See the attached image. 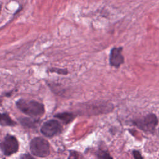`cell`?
<instances>
[{
	"mask_svg": "<svg viewBox=\"0 0 159 159\" xmlns=\"http://www.w3.org/2000/svg\"><path fill=\"white\" fill-rule=\"evenodd\" d=\"M16 104L21 112L33 117H40L45 111L44 105L34 100L20 99L16 101Z\"/></svg>",
	"mask_w": 159,
	"mask_h": 159,
	"instance_id": "6da1fadb",
	"label": "cell"
},
{
	"mask_svg": "<svg viewBox=\"0 0 159 159\" xmlns=\"http://www.w3.org/2000/svg\"><path fill=\"white\" fill-rule=\"evenodd\" d=\"M29 147L32 154L35 157L44 158L50 155V144L42 137H36L32 139Z\"/></svg>",
	"mask_w": 159,
	"mask_h": 159,
	"instance_id": "7a4b0ae2",
	"label": "cell"
},
{
	"mask_svg": "<svg viewBox=\"0 0 159 159\" xmlns=\"http://www.w3.org/2000/svg\"><path fill=\"white\" fill-rule=\"evenodd\" d=\"M19 145L17 138L12 135L7 134L0 143V148L4 155L10 156L16 153L19 150Z\"/></svg>",
	"mask_w": 159,
	"mask_h": 159,
	"instance_id": "3957f363",
	"label": "cell"
},
{
	"mask_svg": "<svg viewBox=\"0 0 159 159\" xmlns=\"http://www.w3.org/2000/svg\"><path fill=\"white\" fill-rule=\"evenodd\" d=\"M135 125L139 129L145 132H153L158 124L157 116L153 114H150L142 119L134 121Z\"/></svg>",
	"mask_w": 159,
	"mask_h": 159,
	"instance_id": "277c9868",
	"label": "cell"
},
{
	"mask_svg": "<svg viewBox=\"0 0 159 159\" xmlns=\"http://www.w3.org/2000/svg\"><path fill=\"white\" fill-rule=\"evenodd\" d=\"M61 130L62 126L61 124L55 119L47 120L43 124L40 129L42 134L47 137H52L58 135L61 133Z\"/></svg>",
	"mask_w": 159,
	"mask_h": 159,
	"instance_id": "5b68a950",
	"label": "cell"
},
{
	"mask_svg": "<svg viewBox=\"0 0 159 159\" xmlns=\"http://www.w3.org/2000/svg\"><path fill=\"white\" fill-rule=\"evenodd\" d=\"M122 47L113 48L110 53L109 62L110 64L115 67H119L124 63V57L122 54Z\"/></svg>",
	"mask_w": 159,
	"mask_h": 159,
	"instance_id": "8992f818",
	"label": "cell"
},
{
	"mask_svg": "<svg viewBox=\"0 0 159 159\" xmlns=\"http://www.w3.org/2000/svg\"><path fill=\"white\" fill-rule=\"evenodd\" d=\"M17 123L6 113L0 112V125L2 126H15Z\"/></svg>",
	"mask_w": 159,
	"mask_h": 159,
	"instance_id": "52a82bcc",
	"label": "cell"
},
{
	"mask_svg": "<svg viewBox=\"0 0 159 159\" xmlns=\"http://www.w3.org/2000/svg\"><path fill=\"white\" fill-rule=\"evenodd\" d=\"M54 117L55 118L60 119L65 124H68L73 120L75 116L71 112H61L55 114Z\"/></svg>",
	"mask_w": 159,
	"mask_h": 159,
	"instance_id": "ba28073f",
	"label": "cell"
},
{
	"mask_svg": "<svg viewBox=\"0 0 159 159\" xmlns=\"http://www.w3.org/2000/svg\"><path fill=\"white\" fill-rule=\"evenodd\" d=\"M19 121L23 126L26 127L31 128L34 127L35 125V121L32 120L29 118H21L19 119Z\"/></svg>",
	"mask_w": 159,
	"mask_h": 159,
	"instance_id": "9c48e42d",
	"label": "cell"
},
{
	"mask_svg": "<svg viewBox=\"0 0 159 159\" xmlns=\"http://www.w3.org/2000/svg\"><path fill=\"white\" fill-rule=\"evenodd\" d=\"M49 71L50 72L57 73L58 74H61V75H66L68 73V71L66 69H59V68H50Z\"/></svg>",
	"mask_w": 159,
	"mask_h": 159,
	"instance_id": "30bf717a",
	"label": "cell"
},
{
	"mask_svg": "<svg viewBox=\"0 0 159 159\" xmlns=\"http://www.w3.org/2000/svg\"><path fill=\"white\" fill-rule=\"evenodd\" d=\"M99 158H111V157L106 152L104 151H101V152L98 154Z\"/></svg>",
	"mask_w": 159,
	"mask_h": 159,
	"instance_id": "8fae6325",
	"label": "cell"
},
{
	"mask_svg": "<svg viewBox=\"0 0 159 159\" xmlns=\"http://www.w3.org/2000/svg\"><path fill=\"white\" fill-rule=\"evenodd\" d=\"M133 155H134V157L135 158H142L143 157H142V155H140V153H139V151H137V150H134L133 151Z\"/></svg>",
	"mask_w": 159,
	"mask_h": 159,
	"instance_id": "7c38bea8",
	"label": "cell"
},
{
	"mask_svg": "<svg viewBox=\"0 0 159 159\" xmlns=\"http://www.w3.org/2000/svg\"><path fill=\"white\" fill-rule=\"evenodd\" d=\"M22 158H32L30 155H28V154H25L24 155V156L22 157Z\"/></svg>",
	"mask_w": 159,
	"mask_h": 159,
	"instance_id": "4fadbf2b",
	"label": "cell"
},
{
	"mask_svg": "<svg viewBox=\"0 0 159 159\" xmlns=\"http://www.w3.org/2000/svg\"><path fill=\"white\" fill-rule=\"evenodd\" d=\"M2 2L1 1H0V14L1 12V9H2Z\"/></svg>",
	"mask_w": 159,
	"mask_h": 159,
	"instance_id": "5bb4252c",
	"label": "cell"
},
{
	"mask_svg": "<svg viewBox=\"0 0 159 159\" xmlns=\"http://www.w3.org/2000/svg\"><path fill=\"white\" fill-rule=\"evenodd\" d=\"M1 102H2V100H1V99H0V106L1 105Z\"/></svg>",
	"mask_w": 159,
	"mask_h": 159,
	"instance_id": "9a60e30c",
	"label": "cell"
}]
</instances>
